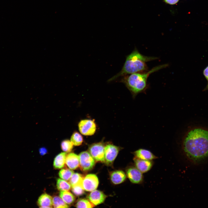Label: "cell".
<instances>
[{
	"label": "cell",
	"instance_id": "cell-1",
	"mask_svg": "<svg viewBox=\"0 0 208 208\" xmlns=\"http://www.w3.org/2000/svg\"><path fill=\"white\" fill-rule=\"evenodd\" d=\"M182 148L187 159L199 164L208 159V130L196 127L189 130L183 140Z\"/></svg>",
	"mask_w": 208,
	"mask_h": 208
},
{
	"label": "cell",
	"instance_id": "cell-2",
	"mask_svg": "<svg viewBox=\"0 0 208 208\" xmlns=\"http://www.w3.org/2000/svg\"><path fill=\"white\" fill-rule=\"evenodd\" d=\"M158 59L157 57L143 55L136 49H135L126 57L121 70L110 79L108 81H112L119 77L127 75L147 71L148 70L146 63Z\"/></svg>",
	"mask_w": 208,
	"mask_h": 208
},
{
	"label": "cell",
	"instance_id": "cell-3",
	"mask_svg": "<svg viewBox=\"0 0 208 208\" xmlns=\"http://www.w3.org/2000/svg\"><path fill=\"white\" fill-rule=\"evenodd\" d=\"M168 64H165L153 67L146 71L134 73L123 76L121 81L125 84L135 98L139 94L146 92L148 88L147 80L151 73L166 68Z\"/></svg>",
	"mask_w": 208,
	"mask_h": 208
},
{
	"label": "cell",
	"instance_id": "cell-4",
	"mask_svg": "<svg viewBox=\"0 0 208 208\" xmlns=\"http://www.w3.org/2000/svg\"><path fill=\"white\" fill-rule=\"evenodd\" d=\"M79 156V166L82 171H88L93 168L95 161L90 153L86 151H83L80 153Z\"/></svg>",
	"mask_w": 208,
	"mask_h": 208
},
{
	"label": "cell",
	"instance_id": "cell-5",
	"mask_svg": "<svg viewBox=\"0 0 208 208\" xmlns=\"http://www.w3.org/2000/svg\"><path fill=\"white\" fill-rule=\"evenodd\" d=\"M105 146L102 142L94 143L89 146V152L95 161L104 162Z\"/></svg>",
	"mask_w": 208,
	"mask_h": 208
},
{
	"label": "cell",
	"instance_id": "cell-6",
	"mask_svg": "<svg viewBox=\"0 0 208 208\" xmlns=\"http://www.w3.org/2000/svg\"><path fill=\"white\" fill-rule=\"evenodd\" d=\"M96 127L94 120L90 119L81 120L78 124L79 129L80 133L86 136L94 135L96 132Z\"/></svg>",
	"mask_w": 208,
	"mask_h": 208
},
{
	"label": "cell",
	"instance_id": "cell-7",
	"mask_svg": "<svg viewBox=\"0 0 208 208\" xmlns=\"http://www.w3.org/2000/svg\"><path fill=\"white\" fill-rule=\"evenodd\" d=\"M120 150L119 147L109 144L105 146L104 163L107 165H112Z\"/></svg>",
	"mask_w": 208,
	"mask_h": 208
},
{
	"label": "cell",
	"instance_id": "cell-8",
	"mask_svg": "<svg viewBox=\"0 0 208 208\" xmlns=\"http://www.w3.org/2000/svg\"><path fill=\"white\" fill-rule=\"evenodd\" d=\"M99 183V180L97 176L94 174H90L84 177L82 186L84 190L91 192L96 189Z\"/></svg>",
	"mask_w": 208,
	"mask_h": 208
},
{
	"label": "cell",
	"instance_id": "cell-9",
	"mask_svg": "<svg viewBox=\"0 0 208 208\" xmlns=\"http://www.w3.org/2000/svg\"><path fill=\"white\" fill-rule=\"evenodd\" d=\"M128 178L132 183L135 184L142 183L143 180L142 173L136 167H131L126 170Z\"/></svg>",
	"mask_w": 208,
	"mask_h": 208
},
{
	"label": "cell",
	"instance_id": "cell-10",
	"mask_svg": "<svg viewBox=\"0 0 208 208\" xmlns=\"http://www.w3.org/2000/svg\"><path fill=\"white\" fill-rule=\"evenodd\" d=\"M133 160L135 167L142 173L150 170L153 164L152 160L142 159L135 157H134Z\"/></svg>",
	"mask_w": 208,
	"mask_h": 208
},
{
	"label": "cell",
	"instance_id": "cell-11",
	"mask_svg": "<svg viewBox=\"0 0 208 208\" xmlns=\"http://www.w3.org/2000/svg\"><path fill=\"white\" fill-rule=\"evenodd\" d=\"M106 197V196L103 192L96 190L92 191L88 196L89 200L94 205L103 203Z\"/></svg>",
	"mask_w": 208,
	"mask_h": 208
},
{
	"label": "cell",
	"instance_id": "cell-12",
	"mask_svg": "<svg viewBox=\"0 0 208 208\" xmlns=\"http://www.w3.org/2000/svg\"><path fill=\"white\" fill-rule=\"evenodd\" d=\"M65 163L70 169H75L79 166V156L74 153H70L66 156Z\"/></svg>",
	"mask_w": 208,
	"mask_h": 208
},
{
	"label": "cell",
	"instance_id": "cell-13",
	"mask_svg": "<svg viewBox=\"0 0 208 208\" xmlns=\"http://www.w3.org/2000/svg\"><path fill=\"white\" fill-rule=\"evenodd\" d=\"M134 154L135 157L142 159L152 160L157 158L151 151L144 149H138L134 152Z\"/></svg>",
	"mask_w": 208,
	"mask_h": 208
},
{
	"label": "cell",
	"instance_id": "cell-14",
	"mask_svg": "<svg viewBox=\"0 0 208 208\" xmlns=\"http://www.w3.org/2000/svg\"><path fill=\"white\" fill-rule=\"evenodd\" d=\"M38 204L40 207L50 208L53 205V198L46 193L42 194L38 200Z\"/></svg>",
	"mask_w": 208,
	"mask_h": 208
},
{
	"label": "cell",
	"instance_id": "cell-15",
	"mask_svg": "<svg viewBox=\"0 0 208 208\" xmlns=\"http://www.w3.org/2000/svg\"><path fill=\"white\" fill-rule=\"evenodd\" d=\"M110 176L112 182L115 184H119L123 182L126 178L125 174L121 170L113 171L111 173Z\"/></svg>",
	"mask_w": 208,
	"mask_h": 208
},
{
	"label": "cell",
	"instance_id": "cell-16",
	"mask_svg": "<svg viewBox=\"0 0 208 208\" xmlns=\"http://www.w3.org/2000/svg\"><path fill=\"white\" fill-rule=\"evenodd\" d=\"M66 152H62L58 154L55 158L53 161V166L56 169L63 168L66 162Z\"/></svg>",
	"mask_w": 208,
	"mask_h": 208
},
{
	"label": "cell",
	"instance_id": "cell-17",
	"mask_svg": "<svg viewBox=\"0 0 208 208\" xmlns=\"http://www.w3.org/2000/svg\"><path fill=\"white\" fill-rule=\"evenodd\" d=\"M60 197L67 204H71L75 200L74 196L70 192L68 191H61L59 194Z\"/></svg>",
	"mask_w": 208,
	"mask_h": 208
},
{
	"label": "cell",
	"instance_id": "cell-18",
	"mask_svg": "<svg viewBox=\"0 0 208 208\" xmlns=\"http://www.w3.org/2000/svg\"><path fill=\"white\" fill-rule=\"evenodd\" d=\"M83 178V176L80 174L73 173L69 180V183L72 187L79 185H82Z\"/></svg>",
	"mask_w": 208,
	"mask_h": 208
},
{
	"label": "cell",
	"instance_id": "cell-19",
	"mask_svg": "<svg viewBox=\"0 0 208 208\" xmlns=\"http://www.w3.org/2000/svg\"><path fill=\"white\" fill-rule=\"evenodd\" d=\"M56 185L57 189L60 191H68L71 188V185L70 183L62 179H57Z\"/></svg>",
	"mask_w": 208,
	"mask_h": 208
},
{
	"label": "cell",
	"instance_id": "cell-20",
	"mask_svg": "<svg viewBox=\"0 0 208 208\" xmlns=\"http://www.w3.org/2000/svg\"><path fill=\"white\" fill-rule=\"evenodd\" d=\"M70 141L74 146H79L83 143V138L80 133L77 131H75L71 136Z\"/></svg>",
	"mask_w": 208,
	"mask_h": 208
},
{
	"label": "cell",
	"instance_id": "cell-21",
	"mask_svg": "<svg viewBox=\"0 0 208 208\" xmlns=\"http://www.w3.org/2000/svg\"><path fill=\"white\" fill-rule=\"evenodd\" d=\"M73 173V171L71 169H63L60 171L59 175L62 179L67 181L70 179Z\"/></svg>",
	"mask_w": 208,
	"mask_h": 208
},
{
	"label": "cell",
	"instance_id": "cell-22",
	"mask_svg": "<svg viewBox=\"0 0 208 208\" xmlns=\"http://www.w3.org/2000/svg\"><path fill=\"white\" fill-rule=\"evenodd\" d=\"M53 204L55 208H68V205L63 200L58 196H55L53 198Z\"/></svg>",
	"mask_w": 208,
	"mask_h": 208
},
{
	"label": "cell",
	"instance_id": "cell-23",
	"mask_svg": "<svg viewBox=\"0 0 208 208\" xmlns=\"http://www.w3.org/2000/svg\"><path fill=\"white\" fill-rule=\"evenodd\" d=\"M90 201L86 199H81L77 202L75 206L77 208H92L94 207Z\"/></svg>",
	"mask_w": 208,
	"mask_h": 208
},
{
	"label": "cell",
	"instance_id": "cell-24",
	"mask_svg": "<svg viewBox=\"0 0 208 208\" xmlns=\"http://www.w3.org/2000/svg\"><path fill=\"white\" fill-rule=\"evenodd\" d=\"M73 145L71 142L68 140H63L61 142V144L62 150L66 153L70 152L73 148Z\"/></svg>",
	"mask_w": 208,
	"mask_h": 208
},
{
	"label": "cell",
	"instance_id": "cell-25",
	"mask_svg": "<svg viewBox=\"0 0 208 208\" xmlns=\"http://www.w3.org/2000/svg\"><path fill=\"white\" fill-rule=\"evenodd\" d=\"M72 191L73 193L77 196L81 195L84 193V190L81 185L72 187Z\"/></svg>",
	"mask_w": 208,
	"mask_h": 208
},
{
	"label": "cell",
	"instance_id": "cell-26",
	"mask_svg": "<svg viewBox=\"0 0 208 208\" xmlns=\"http://www.w3.org/2000/svg\"><path fill=\"white\" fill-rule=\"evenodd\" d=\"M164 1L168 4L171 5H174L177 3L179 0H164Z\"/></svg>",
	"mask_w": 208,
	"mask_h": 208
},
{
	"label": "cell",
	"instance_id": "cell-27",
	"mask_svg": "<svg viewBox=\"0 0 208 208\" xmlns=\"http://www.w3.org/2000/svg\"><path fill=\"white\" fill-rule=\"evenodd\" d=\"M203 74L205 78L208 81V66L204 70Z\"/></svg>",
	"mask_w": 208,
	"mask_h": 208
},
{
	"label": "cell",
	"instance_id": "cell-28",
	"mask_svg": "<svg viewBox=\"0 0 208 208\" xmlns=\"http://www.w3.org/2000/svg\"><path fill=\"white\" fill-rule=\"evenodd\" d=\"M39 152L41 155H43L46 154L47 150L45 148H41L39 149Z\"/></svg>",
	"mask_w": 208,
	"mask_h": 208
},
{
	"label": "cell",
	"instance_id": "cell-29",
	"mask_svg": "<svg viewBox=\"0 0 208 208\" xmlns=\"http://www.w3.org/2000/svg\"><path fill=\"white\" fill-rule=\"evenodd\" d=\"M208 90V83L207 84V86H206V87H205V88L204 89V90Z\"/></svg>",
	"mask_w": 208,
	"mask_h": 208
}]
</instances>
